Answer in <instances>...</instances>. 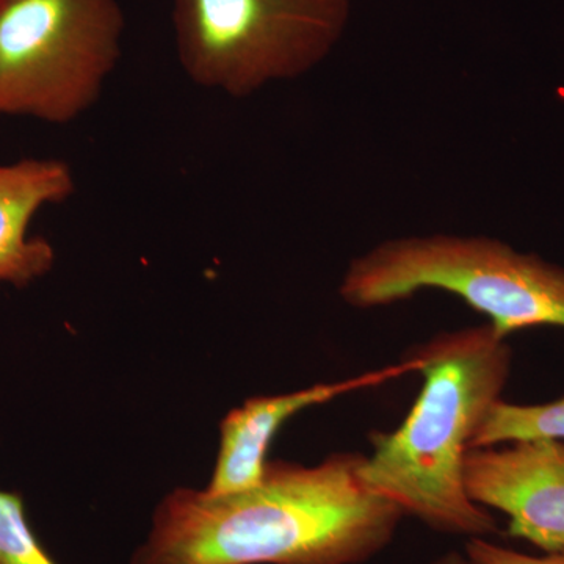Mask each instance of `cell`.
<instances>
[{"label": "cell", "instance_id": "7a4b0ae2", "mask_svg": "<svg viewBox=\"0 0 564 564\" xmlns=\"http://www.w3.org/2000/svg\"><path fill=\"white\" fill-rule=\"evenodd\" d=\"M410 358L422 391L399 429L370 436L372 455L359 466L364 485L436 532L494 534L496 519L466 491L464 464L510 377V347L488 323L440 334Z\"/></svg>", "mask_w": 564, "mask_h": 564}, {"label": "cell", "instance_id": "8fae6325", "mask_svg": "<svg viewBox=\"0 0 564 564\" xmlns=\"http://www.w3.org/2000/svg\"><path fill=\"white\" fill-rule=\"evenodd\" d=\"M464 554L474 564H564V549L543 556H533L494 544L485 538H469Z\"/></svg>", "mask_w": 564, "mask_h": 564}, {"label": "cell", "instance_id": "277c9868", "mask_svg": "<svg viewBox=\"0 0 564 564\" xmlns=\"http://www.w3.org/2000/svg\"><path fill=\"white\" fill-rule=\"evenodd\" d=\"M352 0H172L177 58L206 90L242 99L332 55Z\"/></svg>", "mask_w": 564, "mask_h": 564}, {"label": "cell", "instance_id": "4fadbf2b", "mask_svg": "<svg viewBox=\"0 0 564 564\" xmlns=\"http://www.w3.org/2000/svg\"><path fill=\"white\" fill-rule=\"evenodd\" d=\"M0 3H2V0H0Z\"/></svg>", "mask_w": 564, "mask_h": 564}, {"label": "cell", "instance_id": "8992f818", "mask_svg": "<svg viewBox=\"0 0 564 564\" xmlns=\"http://www.w3.org/2000/svg\"><path fill=\"white\" fill-rule=\"evenodd\" d=\"M464 486L480 507L508 516V534L544 554L564 549V441H514L508 447H474Z\"/></svg>", "mask_w": 564, "mask_h": 564}, {"label": "cell", "instance_id": "6da1fadb", "mask_svg": "<svg viewBox=\"0 0 564 564\" xmlns=\"http://www.w3.org/2000/svg\"><path fill=\"white\" fill-rule=\"evenodd\" d=\"M359 454L317 466L267 463L261 484L215 496L177 488L152 514L131 564H362L403 511L364 485Z\"/></svg>", "mask_w": 564, "mask_h": 564}, {"label": "cell", "instance_id": "52a82bcc", "mask_svg": "<svg viewBox=\"0 0 564 564\" xmlns=\"http://www.w3.org/2000/svg\"><path fill=\"white\" fill-rule=\"evenodd\" d=\"M415 370L413 359L336 383L314 384L300 391L262 395L229 411L220 425L217 463L206 491L221 496L259 485L265 474L267 452L281 426L307 408L332 402L345 393L384 383Z\"/></svg>", "mask_w": 564, "mask_h": 564}, {"label": "cell", "instance_id": "7c38bea8", "mask_svg": "<svg viewBox=\"0 0 564 564\" xmlns=\"http://www.w3.org/2000/svg\"><path fill=\"white\" fill-rule=\"evenodd\" d=\"M430 564H474L470 562L469 556L466 554H459V552H448V554H445L443 556H440V558L434 560L433 563Z\"/></svg>", "mask_w": 564, "mask_h": 564}, {"label": "cell", "instance_id": "5b68a950", "mask_svg": "<svg viewBox=\"0 0 564 564\" xmlns=\"http://www.w3.org/2000/svg\"><path fill=\"white\" fill-rule=\"evenodd\" d=\"M120 0H2L0 117L79 120L121 58Z\"/></svg>", "mask_w": 564, "mask_h": 564}, {"label": "cell", "instance_id": "9c48e42d", "mask_svg": "<svg viewBox=\"0 0 564 564\" xmlns=\"http://www.w3.org/2000/svg\"><path fill=\"white\" fill-rule=\"evenodd\" d=\"M524 440L564 441V399L543 404L499 400L478 426L470 448Z\"/></svg>", "mask_w": 564, "mask_h": 564}, {"label": "cell", "instance_id": "3957f363", "mask_svg": "<svg viewBox=\"0 0 564 564\" xmlns=\"http://www.w3.org/2000/svg\"><path fill=\"white\" fill-rule=\"evenodd\" d=\"M433 289L485 314L502 339L536 326L564 328V269L491 237L386 240L350 263L339 293L350 306L370 310Z\"/></svg>", "mask_w": 564, "mask_h": 564}, {"label": "cell", "instance_id": "30bf717a", "mask_svg": "<svg viewBox=\"0 0 564 564\" xmlns=\"http://www.w3.org/2000/svg\"><path fill=\"white\" fill-rule=\"evenodd\" d=\"M0 564H58L41 544L20 492L0 489Z\"/></svg>", "mask_w": 564, "mask_h": 564}, {"label": "cell", "instance_id": "ba28073f", "mask_svg": "<svg viewBox=\"0 0 564 564\" xmlns=\"http://www.w3.org/2000/svg\"><path fill=\"white\" fill-rule=\"evenodd\" d=\"M74 191L73 170L58 159L0 163V284L21 289L50 272L54 248L29 236V226L43 207L66 202Z\"/></svg>", "mask_w": 564, "mask_h": 564}]
</instances>
